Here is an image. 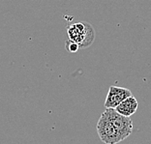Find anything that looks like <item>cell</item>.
I'll list each match as a JSON object with an SVG mask.
<instances>
[{
  "label": "cell",
  "instance_id": "obj_1",
  "mask_svg": "<svg viewBox=\"0 0 151 144\" xmlns=\"http://www.w3.org/2000/svg\"><path fill=\"white\" fill-rule=\"evenodd\" d=\"M69 40L78 44L80 49H86L93 44L95 31L91 24L87 22L72 23L67 27Z\"/></svg>",
  "mask_w": 151,
  "mask_h": 144
},
{
  "label": "cell",
  "instance_id": "obj_2",
  "mask_svg": "<svg viewBox=\"0 0 151 144\" xmlns=\"http://www.w3.org/2000/svg\"><path fill=\"white\" fill-rule=\"evenodd\" d=\"M97 133L100 139L106 144H117L122 141L119 133L105 111L98 120Z\"/></svg>",
  "mask_w": 151,
  "mask_h": 144
},
{
  "label": "cell",
  "instance_id": "obj_3",
  "mask_svg": "<svg viewBox=\"0 0 151 144\" xmlns=\"http://www.w3.org/2000/svg\"><path fill=\"white\" fill-rule=\"evenodd\" d=\"M105 112L113 123L122 140L131 135L133 133V121L131 118L119 114L114 108H106Z\"/></svg>",
  "mask_w": 151,
  "mask_h": 144
},
{
  "label": "cell",
  "instance_id": "obj_4",
  "mask_svg": "<svg viewBox=\"0 0 151 144\" xmlns=\"http://www.w3.org/2000/svg\"><path fill=\"white\" fill-rule=\"evenodd\" d=\"M130 96H132V93L129 89L111 85L108 91L104 105L106 108H115L120 102Z\"/></svg>",
  "mask_w": 151,
  "mask_h": 144
},
{
  "label": "cell",
  "instance_id": "obj_5",
  "mask_svg": "<svg viewBox=\"0 0 151 144\" xmlns=\"http://www.w3.org/2000/svg\"><path fill=\"white\" fill-rule=\"evenodd\" d=\"M138 107H139V102L137 101V99L132 95L127 99H125L123 102H120L114 109L119 114L130 117L133 114H135L136 111L138 110Z\"/></svg>",
  "mask_w": 151,
  "mask_h": 144
},
{
  "label": "cell",
  "instance_id": "obj_6",
  "mask_svg": "<svg viewBox=\"0 0 151 144\" xmlns=\"http://www.w3.org/2000/svg\"><path fill=\"white\" fill-rule=\"evenodd\" d=\"M66 46H65V49H66L69 52L73 53V52H77V51L80 49V46H78V44H77L76 42H73V41H67L66 43Z\"/></svg>",
  "mask_w": 151,
  "mask_h": 144
}]
</instances>
